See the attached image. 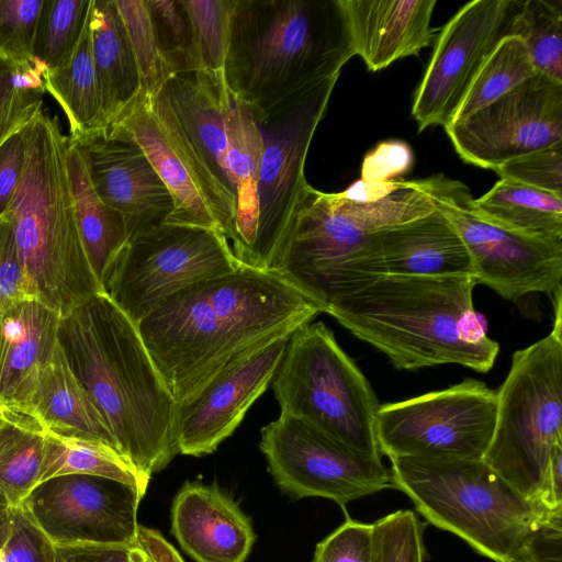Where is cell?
Listing matches in <instances>:
<instances>
[{
  "label": "cell",
  "mask_w": 562,
  "mask_h": 562,
  "mask_svg": "<svg viewBox=\"0 0 562 562\" xmlns=\"http://www.w3.org/2000/svg\"><path fill=\"white\" fill-rule=\"evenodd\" d=\"M66 165L78 231L90 267L103 288L112 263L130 239L124 216L98 195L82 147L69 139Z\"/></svg>",
  "instance_id": "29"
},
{
  "label": "cell",
  "mask_w": 562,
  "mask_h": 562,
  "mask_svg": "<svg viewBox=\"0 0 562 562\" xmlns=\"http://www.w3.org/2000/svg\"><path fill=\"white\" fill-rule=\"evenodd\" d=\"M43 108V93L14 88L11 82V65L0 58V147L25 127Z\"/></svg>",
  "instance_id": "46"
},
{
  "label": "cell",
  "mask_w": 562,
  "mask_h": 562,
  "mask_svg": "<svg viewBox=\"0 0 562 562\" xmlns=\"http://www.w3.org/2000/svg\"><path fill=\"white\" fill-rule=\"evenodd\" d=\"M412 148L404 142L390 139L369 151L362 161L361 179L369 182L400 180L413 166Z\"/></svg>",
  "instance_id": "49"
},
{
  "label": "cell",
  "mask_w": 562,
  "mask_h": 562,
  "mask_svg": "<svg viewBox=\"0 0 562 562\" xmlns=\"http://www.w3.org/2000/svg\"><path fill=\"white\" fill-rule=\"evenodd\" d=\"M68 474L121 481L135 486L144 496L149 482L111 446L95 439L60 435L45 429L40 483Z\"/></svg>",
  "instance_id": "32"
},
{
  "label": "cell",
  "mask_w": 562,
  "mask_h": 562,
  "mask_svg": "<svg viewBox=\"0 0 562 562\" xmlns=\"http://www.w3.org/2000/svg\"><path fill=\"white\" fill-rule=\"evenodd\" d=\"M150 101L235 214V194L226 167L225 125L229 110L192 74L173 75Z\"/></svg>",
  "instance_id": "21"
},
{
  "label": "cell",
  "mask_w": 562,
  "mask_h": 562,
  "mask_svg": "<svg viewBox=\"0 0 562 562\" xmlns=\"http://www.w3.org/2000/svg\"><path fill=\"white\" fill-rule=\"evenodd\" d=\"M493 171L501 179L562 196V142L508 160Z\"/></svg>",
  "instance_id": "43"
},
{
  "label": "cell",
  "mask_w": 562,
  "mask_h": 562,
  "mask_svg": "<svg viewBox=\"0 0 562 562\" xmlns=\"http://www.w3.org/2000/svg\"><path fill=\"white\" fill-rule=\"evenodd\" d=\"M394 488L427 521L495 562H536L541 533L562 512L531 502L483 460L391 458Z\"/></svg>",
  "instance_id": "6"
},
{
  "label": "cell",
  "mask_w": 562,
  "mask_h": 562,
  "mask_svg": "<svg viewBox=\"0 0 562 562\" xmlns=\"http://www.w3.org/2000/svg\"><path fill=\"white\" fill-rule=\"evenodd\" d=\"M43 430L45 428L33 416L8 407L0 408V451L25 432Z\"/></svg>",
  "instance_id": "51"
},
{
  "label": "cell",
  "mask_w": 562,
  "mask_h": 562,
  "mask_svg": "<svg viewBox=\"0 0 562 562\" xmlns=\"http://www.w3.org/2000/svg\"><path fill=\"white\" fill-rule=\"evenodd\" d=\"M171 532L195 562H245L256 539L239 506L201 482H187L176 494Z\"/></svg>",
  "instance_id": "22"
},
{
  "label": "cell",
  "mask_w": 562,
  "mask_h": 562,
  "mask_svg": "<svg viewBox=\"0 0 562 562\" xmlns=\"http://www.w3.org/2000/svg\"><path fill=\"white\" fill-rule=\"evenodd\" d=\"M535 72L524 42L517 36L504 38L479 70L452 122L483 109Z\"/></svg>",
  "instance_id": "34"
},
{
  "label": "cell",
  "mask_w": 562,
  "mask_h": 562,
  "mask_svg": "<svg viewBox=\"0 0 562 562\" xmlns=\"http://www.w3.org/2000/svg\"><path fill=\"white\" fill-rule=\"evenodd\" d=\"M417 180L459 233L476 284L509 301L538 292L554 295L562 290V241L520 235L486 221L461 181L443 175Z\"/></svg>",
  "instance_id": "13"
},
{
  "label": "cell",
  "mask_w": 562,
  "mask_h": 562,
  "mask_svg": "<svg viewBox=\"0 0 562 562\" xmlns=\"http://www.w3.org/2000/svg\"><path fill=\"white\" fill-rule=\"evenodd\" d=\"M26 299L36 300L19 256L12 226L3 215L0 217V311Z\"/></svg>",
  "instance_id": "47"
},
{
  "label": "cell",
  "mask_w": 562,
  "mask_h": 562,
  "mask_svg": "<svg viewBox=\"0 0 562 562\" xmlns=\"http://www.w3.org/2000/svg\"><path fill=\"white\" fill-rule=\"evenodd\" d=\"M160 48L177 74L195 69L192 31L180 0H146Z\"/></svg>",
  "instance_id": "40"
},
{
  "label": "cell",
  "mask_w": 562,
  "mask_h": 562,
  "mask_svg": "<svg viewBox=\"0 0 562 562\" xmlns=\"http://www.w3.org/2000/svg\"><path fill=\"white\" fill-rule=\"evenodd\" d=\"M559 445L562 325H553L548 336L514 352L509 372L496 392L494 431L482 460L520 494L546 508L549 462Z\"/></svg>",
  "instance_id": "7"
},
{
  "label": "cell",
  "mask_w": 562,
  "mask_h": 562,
  "mask_svg": "<svg viewBox=\"0 0 562 562\" xmlns=\"http://www.w3.org/2000/svg\"><path fill=\"white\" fill-rule=\"evenodd\" d=\"M496 418V391L465 379L450 387L380 405L375 434L390 459L482 460Z\"/></svg>",
  "instance_id": "12"
},
{
  "label": "cell",
  "mask_w": 562,
  "mask_h": 562,
  "mask_svg": "<svg viewBox=\"0 0 562 562\" xmlns=\"http://www.w3.org/2000/svg\"><path fill=\"white\" fill-rule=\"evenodd\" d=\"M143 497L121 481L68 474L37 484L20 508L52 546L130 543Z\"/></svg>",
  "instance_id": "17"
},
{
  "label": "cell",
  "mask_w": 562,
  "mask_h": 562,
  "mask_svg": "<svg viewBox=\"0 0 562 562\" xmlns=\"http://www.w3.org/2000/svg\"><path fill=\"white\" fill-rule=\"evenodd\" d=\"M400 180L390 182H369L360 179L349 186L345 191L338 193L344 199L355 203H369L376 201L395 190L400 184Z\"/></svg>",
  "instance_id": "52"
},
{
  "label": "cell",
  "mask_w": 562,
  "mask_h": 562,
  "mask_svg": "<svg viewBox=\"0 0 562 562\" xmlns=\"http://www.w3.org/2000/svg\"><path fill=\"white\" fill-rule=\"evenodd\" d=\"M352 56L339 0H234L225 82L255 113L339 76Z\"/></svg>",
  "instance_id": "4"
},
{
  "label": "cell",
  "mask_w": 562,
  "mask_h": 562,
  "mask_svg": "<svg viewBox=\"0 0 562 562\" xmlns=\"http://www.w3.org/2000/svg\"><path fill=\"white\" fill-rule=\"evenodd\" d=\"M373 279L473 276L469 251L452 223L435 210L411 222L375 232Z\"/></svg>",
  "instance_id": "24"
},
{
  "label": "cell",
  "mask_w": 562,
  "mask_h": 562,
  "mask_svg": "<svg viewBox=\"0 0 562 562\" xmlns=\"http://www.w3.org/2000/svg\"><path fill=\"white\" fill-rule=\"evenodd\" d=\"M445 130L464 162L494 170L562 142V82L535 72Z\"/></svg>",
  "instance_id": "16"
},
{
  "label": "cell",
  "mask_w": 562,
  "mask_h": 562,
  "mask_svg": "<svg viewBox=\"0 0 562 562\" xmlns=\"http://www.w3.org/2000/svg\"><path fill=\"white\" fill-rule=\"evenodd\" d=\"M473 276H385L334 301L327 314L401 370L460 364L487 372L499 345L473 307Z\"/></svg>",
  "instance_id": "3"
},
{
  "label": "cell",
  "mask_w": 562,
  "mask_h": 562,
  "mask_svg": "<svg viewBox=\"0 0 562 562\" xmlns=\"http://www.w3.org/2000/svg\"><path fill=\"white\" fill-rule=\"evenodd\" d=\"M22 133L24 167L4 215L36 300L65 317L104 291L78 231L58 116L43 108Z\"/></svg>",
  "instance_id": "5"
},
{
  "label": "cell",
  "mask_w": 562,
  "mask_h": 562,
  "mask_svg": "<svg viewBox=\"0 0 562 562\" xmlns=\"http://www.w3.org/2000/svg\"><path fill=\"white\" fill-rule=\"evenodd\" d=\"M60 318L35 299L0 311V401L8 408L30 415L40 373L58 342Z\"/></svg>",
  "instance_id": "25"
},
{
  "label": "cell",
  "mask_w": 562,
  "mask_h": 562,
  "mask_svg": "<svg viewBox=\"0 0 562 562\" xmlns=\"http://www.w3.org/2000/svg\"><path fill=\"white\" fill-rule=\"evenodd\" d=\"M319 313L276 272L241 266L172 294L137 328L172 398L183 404L232 361Z\"/></svg>",
  "instance_id": "1"
},
{
  "label": "cell",
  "mask_w": 562,
  "mask_h": 562,
  "mask_svg": "<svg viewBox=\"0 0 562 562\" xmlns=\"http://www.w3.org/2000/svg\"><path fill=\"white\" fill-rule=\"evenodd\" d=\"M339 76L311 87L266 113H255L263 142L257 222L245 267L271 270L310 186L304 166L316 127Z\"/></svg>",
  "instance_id": "10"
},
{
  "label": "cell",
  "mask_w": 562,
  "mask_h": 562,
  "mask_svg": "<svg viewBox=\"0 0 562 562\" xmlns=\"http://www.w3.org/2000/svg\"><path fill=\"white\" fill-rule=\"evenodd\" d=\"M92 58L106 128L142 91L137 64L114 0H91Z\"/></svg>",
  "instance_id": "27"
},
{
  "label": "cell",
  "mask_w": 562,
  "mask_h": 562,
  "mask_svg": "<svg viewBox=\"0 0 562 562\" xmlns=\"http://www.w3.org/2000/svg\"><path fill=\"white\" fill-rule=\"evenodd\" d=\"M44 0H0V58L12 66L31 61Z\"/></svg>",
  "instance_id": "42"
},
{
  "label": "cell",
  "mask_w": 562,
  "mask_h": 562,
  "mask_svg": "<svg viewBox=\"0 0 562 562\" xmlns=\"http://www.w3.org/2000/svg\"><path fill=\"white\" fill-rule=\"evenodd\" d=\"M522 0H474L439 31L432 55L414 93L412 115L422 132L448 126L479 70L506 37Z\"/></svg>",
  "instance_id": "15"
},
{
  "label": "cell",
  "mask_w": 562,
  "mask_h": 562,
  "mask_svg": "<svg viewBox=\"0 0 562 562\" xmlns=\"http://www.w3.org/2000/svg\"><path fill=\"white\" fill-rule=\"evenodd\" d=\"M48 541L13 507L0 521V562H46Z\"/></svg>",
  "instance_id": "44"
},
{
  "label": "cell",
  "mask_w": 562,
  "mask_h": 562,
  "mask_svg": "<svg viewBox=\"0 0 562 562\" xmlns=\"http://www.w3.org/2000/svg\"><path fill=\"white\" fill-rule=\"evenodd\" d=\"M30 415L46 430L95 439L119 452L103 416L68 366L59 342L40 373Z\"/></svg>",
  "instance_id": "26"
},
{
  "label": "cell",
  "mask_w": 562,
  "mask_h": 562,
  "mask_svg": "<svg viewBox=\"0 0 562 562\" xmlns=\"http://www.w3.org/2000/svg\"><path fill=\"white\" fill-rule=\"evenodd\" d=\"M259 448L278 487L295 499L324 497L340 506L394 488L381 458L358 451L292 415L260 430Z\"/></svg>",
  "instance_id": "14"
},
{
  "label": "cell",
  "mask_w": 562,
  "mask_h": 562,
  "mask_svg": "<svg viewBox=\"0 0 562 562\" xmlns=\"http://www.w3.org/2000/svg\"><path fill=\"white\" fill-rule=\"evenodd\" d=\"M424 527L412 510H397L373 524L372 562H424Z\"/></svg>",
  "instance_id": "41"
},
{
  "label": "cell",
  "mask_w": 562,
  "mask_h": 562,
  "mask_svg": "<svg viewBox=\"0 0 562 562\" xmlns=\"http://www.w3.org/2000/svg\"><path fill=\"white\" fill-rule=\"evenodd\" d=\"M191 24L194 78L231 109L233 99L225 82V60L234 0H180Z\"/></svg>",
  "instance_id": "33"
},
{
  "label": "cell",
  "mask_w": 562,
  "mask_h": 562,
  "mask_svg": "<svg viewBox=\"0 0 562 562\" xmlns=\"http://www.w3.org/2000/svg\"><path fill=\"white\" fill-rule=\"evenodd\" d=\"M45 430L29 431L0 451V493L12 507H20L40 483Z\"/></svg>",
  "instance_id": "39"
},
{
  "label": "cell",
  "mask_w": 562,
  "mask_h": 562,
  "mask_svg": "<svg viewBox=\"0 0 562 562\" xmlns=\"http://www.w3.org/2000/svg\"><path fill=\"white\" fill-rule=\"evenodd\" d=\"M292 334L252 348L217 372L190 401L178 404V453L210 454L235 431L272 382Z\"/></svg>",
  "instance_id": "19"
},
{
  "label": "cell",
  "mask_w": 562,
  "mask_h": 562,
  "mask_svg": "<svg viewBox=\"0 0 562 562\" xmlns=\"http://www.w3.org/2000/svg\"><path fill=\"white\" fill-rule=\"evenodd\" d=\"M335 205L364 232H378L425 216L435 205L418 180H400L385 196L369 203H355L331 193Z\"/></svg>",
  "instance_id": "36"
},
{
  "label": "cell",
  "mask_w": 562,
  "mask_h": 562,
  "mask_svg": "<svg viewBox=\"0 0 562 562\" xmlns=\"http://www.w3.org/2000/svg\"><path fill=\"white\" fill-rule=\"evenodd\" d=\"M240 267L221 232L164 223L130 237L109 269L103 291L137 326L172 294Z\"/></svg>",
  "instance_id": "9"
},
{
  "label": "cell",
  "mask_w": 562,
  "mask_h": 562,
  "mask_svg": "<svg viewBox=\"0 0 562 562\" xmlns=\"http://www.w3.org/2000/svg\"><path fill=\"white\" fill-rule=\"evenodd\" d=\"M91 0H44L34 55L48 69L65 66L71 58L86 25Z\"/></svg>",
  "instance_id": "37"
},
{
  "label": "cell",
  "mask_w": 562,
  "mask_h": 562,
  "mask_svg": "<svg viewBox=\"0 0 562 562\" xmlns=\"http://www.w3.org/2000/svg\"><path fill=\"white\" fill-rule=\"evenodd\" d=\"M89 20L90 11L70 60L60 68L48 69L45 77V92L63 109L69 124L68 137L74 142L106 130L92 58Z\"/></svg>",
  "instance_id": "30"
},
{
  "label": "cell",
  "mask_w": 562,
  "mask_h": 562,
  "mask_svg": "<svg viewBox=\"0 0 562 562\" xmlns=\"http://www.w3.org/2000/svg\"><path fill=\"white\" fill-rule=\"evenodd\" d=\"M138 539L154 562H184L179 552L157 530L139 526Z\"/></svg>",
  "instance_id": "53"
},
{
  "label": "cell",
  "mask_w": 562,
  "mask_h": 562,
  "mask_svg": "<svg viewBox=\"0 0 562 562\" xmlns=\"http://www.w3.org/2000/svg\"><path fill=\"white\" fill-rule=\"evenodd\" d=\"M68 366L103 416L121 456L147 481L178 454V404L137 326L98 294L60 318Z\"/></svg>",
  "instance_id": "2"
},
{
  "label": "cell",
  "mask_w": 562,
  "mask_h": 562,
  "mask_svg": "<svg viewBox=\"0 0 562 562\" xmlns=\"http://www.w3.org/2000/svg\"><path fill=\"white\" fill-rule=\"evenodd\" d=\"M133 50L142 91L155 95L176 75L165 57L151 22L146 0H114Z\"/></svg>",
  "instance_id": "38"
},
{
  "label": "cell",
  "mask_w": 562,
  "mask_h": 562,
  "mask_svg": "<svg viewBox=\"0 0 562 562\" xmlns=\"http://www.w3.org/2000/svg\"><path fill=\"white\" fill-rule=\"evenodd\" d=\"M476 212L514 233L562 241V196L501 179L479 199Z\"/></svg>",
  "instance_id": "31"
},
{
  "label": "cell",
  "mask_w": 562,
  "mask_h": 562,
  "mask_svg": "<svg viewBox=\"0 0 562 562\" xmlns=\"http://www.w3.org/2000/svg\"><path fill=\"white\" fill-rule=\"evenodd\" d=\"M76 143L98 195L124 216L130 237L169 220L173 199L136 143L108 130Z\"/></svg>",
  "instance_id": "20"
},
{
  "label": "cell",
  "mask_w": 562,
  "mask_h": 562,
  "mask_svg": "<svg viewBox=\"0 0 562 562\" xmlns=\"http://www.w3.org/2000/svg\"><path fill=\"white\" fill-rule=\"evenodd\" d=\"M7 407L1 401H0V408Z\"/></svg>",
  "instance_id": "54"
},
{
  "label": "cell",
  "mask_w": 562,
  "mask_h": 562,
  "mask_svg": "<svg viewBox=\"0 0 562 562\" xmlns=\"http://www.w3.org/2000/svg\"><path fill=\"white\" fill-rule=\"evenodd\" d=\"M513 36L524 42L537 72L562 82L561 0H524Z\"/></svg>",
  "instance_id": "35"
},
{
  "label": "cell",
  "mask_w": 562,
  "mask_h": 562,
  "mask_svg": "<svg viewBox=\"0 0 562 562\" xmlns=\"http://www.w3.org/2000/svg\"><path fill=\"white\" fill-rule=\"evenodd\" d=\"M355 55L371 71L418 53L437 37V0H339Z\"/></svg>",
  "instance_id": "23"
},
{
  "label": "cell",
  "mask_w": 562,
  "mask_h": 562,
  "mask_svg": "<svg viewBox=\"0 0 562 562\" xmlns=\"http://www.w3.org/2000/svg\"><path fill=\"white\" fill-rule=\"evenodd\" d=\"M376 254L375 232L359 228L331 193L308 186L271 271L326 313L334 301L374 280Z\"/></svg>",
  "instance_id": "11"
},
{
  "label": "cell",
  "mask_w": 562,
  "mask_h": 562,
  "mask_svg": "<svg viewBox=\"0 0 562 562\" xmlns=\"http://www.w3.org/2000/svg\"><path fill=\"white\" fill-rule=\"evenodd\" d=\"M22 130L0 147V217L5 214L22 176L25 161Z\"/></svg>",
  "instance_id": "50"
},
{
  "label": "cell",
  "mask_w": 562,
  "mask_h": 562,
  "mask_svg": "<svg viewBox=\"0 0 562 562\" xmlns=\"http://www.w3.org/2000/svg\"><path fill=\"white\" fill-rule=\"evenodd\" d=\"M46 562H154L139 539L130 543L52 546Z\"/></svg>",
  "instance_id": "48"
},
{
  "label": "cell",
  "mask_w": 562,
  "mask_h": 562,
  "mask_svg": "<svg viewBox=\"0 0 562 562\" xmlns=\"http://www.w3.org/2000/svg\"><path fill=\"white\" fill-rule=\"evenodd\" d=\"M106 130L136 143L167 186L175 209L166 223L211 228L234 239V212L170 124L154 110L149 95L140 91Z\"/></svg>",
  "instance_id": "18"
},
{
  "label": "cell",
  "mask_w": 562,
  "mask_h": 562,
  "mask_svg": "<svg viewBox=\"0 0 562 562\" xmlns=\"http://www.w3.org/2000/svg\"><path fill=\"white\" fill-rule=\"evenodd\" d=\"M271 385L281 413L381 458L375 434L378 400L324 323L310 322L290 336Z\"/></svg>",
  "instance_id": "8"
},
{
  "label": "cell",
  "mask_w": 562,
  "mask_h": 562,
  "mask_svg": "<svg viewBox=\"0 0 562 562\" xmlns=\"http://www.w3.org/2000/svg\"><path fill=\"white\" fill-rule=\"evenodd\" d=\"M226 167L235 194V236L233 254L245 266L255 238L257 187L263 142L254 112L233 100L226 117Z\"/></svg>",
  "instance_id": "28"
},
{
  "label": "cell",
  "mask_w": 562,
  "mask_h": 562,
  "mask_svg": "<svg viewBox=\"0 0 562 562\" xmlns=\"http://www.w3.org/2000/svg\"><path fill=\"white\" fill-rule=\"evenodd\" d=\"M373 524L348 518L317 543L312 562H372Z\"/></svg>",
  "instance_id": "45"
}]
</instances>
